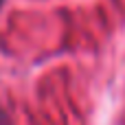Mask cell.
<instances>
[{
	"label": "cell",
	"instance_id": "cell-1",
	"mask_svg": "<svg viewBox=\"0 0 125 125\" xmlns=\"http://www.w3.org/2000/svg\"><path fill=\"white\" fill-rule=\"evenodd\" d=\"M2 4H4V0H0V7H2Z\"/></svg>",
	"mask_w": 125,
	"mask_h": 125
}]
</instances>
